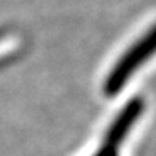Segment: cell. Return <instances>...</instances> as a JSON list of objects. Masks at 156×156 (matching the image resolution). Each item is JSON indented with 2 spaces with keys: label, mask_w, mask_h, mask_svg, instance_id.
<instances>
[{
  "label": "cell",
  "mask_w": 156,
  "mask_h": 156,
  "mask_svg": "<svg viewBox=\"0 0 156 156\" xmlns=\"http://www.w3.org/2000/svg\"><path fill=\"white\" fill-rule=\"evenodd\" d=\"M153 54H156V26L150 32H147L136 45H132L115 64L104 84L105 94L115 96L118 91H121L132 73L147 61V58H151Z\"/></svg>",
  "instance_id": "6da1fadb"
}]
</instances>
